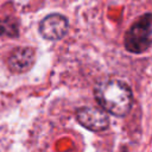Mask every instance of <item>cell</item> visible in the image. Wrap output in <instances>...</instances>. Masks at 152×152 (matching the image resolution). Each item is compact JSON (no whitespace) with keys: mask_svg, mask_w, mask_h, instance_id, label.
I'll return each mask as SVG.
<instances>
[{"mask_svg":"<svg viewBox=\"0 0 152 152\" xmlns=\"http://www.w3.org/2000/svg\"><path fill=\"white\" fill-rule=\"evenodd\" d=\"M94 96L106 112L115 116H125L132 108V90L127 83L118 78L99 82L94 88Z\"/></svg>","mask_w":152,"mask_h":152,"instance_id":"obj_1","label":"cell"},{"mask_svg":"<svg viewBox=\"0 0 152 152\" xmlns=\"http://www.w3.org/2000/svg\"><path fill=\"white\" fill-rule=\"evenodd\" d=\"M152 43V13L141 15L126 32L125 48L133 53L146 51Z\"/></svg>","mask_w":152,"mask_h":152,"instance_id":"obj_2","label":"cell"},{"mask_svg":"<svg viewBox=\"0 0 152 152\" xmlns=\"http://www.w3.org/2000/svg\"><path fill=\"white\" fill-rule=\"evenodd\" d=\"M76 119L83 127L93 132H102L109 127V118L103 108L93 106L80 107L76 110Z\"/></svg>","mask_w":152,"mask_h":152,"instance_id":"obj_3","label":"cell"},{"mask_svg":"<svg viewBox=\"0 0 152 152\" xmlns=\"http://www.w3.org/2000/svg\"><path fill=\"white\" fill-rule=\"evenodd\" d=\"M68 19L58 13L46 15L39 23V32L48 40H59L68 31Z\"/></svg>","mask_w":152,"mask_h":152,"instance_id":"obj_4","label":"cell"},{"mask_svg":"<svg viewBox=\"0 0 152 152\" xmlns=\"http://www.w3.org/2000/svg\"><path fill=\"white\" fill-rule=\"evenodd\" d=\"M36 61V53L32 48L23 46L14 49L8 56V68L13 72H25L32 68Z\"/></svg>","mask_w":152,"mask_h":152,"instance_id":"obj_5","label":"cell"},{"mask_svg":"<svg viewBox=\"0 0 152 152\" xmlns=\"http://www.w3.org/2000/svg\"><path fill=\"white\" fill-rule=\"evenodd\" d=\"M18 33L17 20L13 18L0 19V37H17Z\"/></svg>","mask_w":152,"mask_h":152,"instance_id":"obj_6","label":"cell"}]
</instances>
